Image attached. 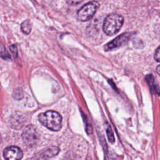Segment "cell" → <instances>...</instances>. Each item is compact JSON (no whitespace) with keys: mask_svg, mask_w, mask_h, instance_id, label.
<instances>
[{"mask_svg":"<svg viewBox=\"0 0 160 160\" xmlns=\"http://www.w3.org/2000/svg\"><path fill=\"white\" fill-rule=\"evenodd\" d=\"M39 122L47 128L52 131H58L61 128V116L56 111H48L39 114L38 116Z\"/></svg>","mask_w":160,"mask_h":160,"instance_id":"cell-1","label":"cell"},{"mask_svg":"<svg viewBox=\"0 0 160 160\" xmlns=\"http://www.w3.org/2000/svg\"><path fill=\"white\" fill-rule=\"evenodd\" d=\"M124 22L123 17L118 14L112 13L106 16L104 19L102 29L109 36L117 33L122 27Z\"/></svg>","mask_w":160,"mask_h":160,"instance_id":"cell-2","label":"cell"},{"mask_svg":"<svg viewBox=\"0 0 160 160\" xmlns=\"http://www.w3.org/2000/svg\"><path fill=\"white\" fill-rule=\"evenodd\" d=\"M99 7V4L98 1H92L84 5L78 12V19L81 21H87L90 20L97 9Z\"/></svg>","mask_w":160,"mask_h":160,"instance_id":"cell-3","label":"cell"},{"mask_svg":"<svg viewBox=\"0 0 160 160\" xmlns=\"http://www.w3.org/2000/svg\"><path fill=\"white\" fill-rule=\"evenodd\" d=\"M38 137L37 129L32 124L26 126L22 133L23 142L28 147L34 146L38 140Z\"/></svg>","mask_w":160,"mask_h":160,"instance_id":"cell-4","label":"cell"},{"mask_svg":"<svg viewBox=\"0 0 160 160\" xmlns=\"http://www.w3.org/2000/svg\"><path fill=\"white\" fill-rule=\"evenodd\" d=\"M131 36H132L131 32H126V33L122 34L121 35L114 39L112 41L108 43L105 46L104 49L106 51H108V50H111L112 49L117 48L121 46L122 44L126 42L129 39Z\"/></svg>","mask_w":160,"mask_h":160,"instance_id":"cell-5","label":"cell"},{"mask_svg":"<svg viewBox=\"0 0 160 160\" xmlns=\"http://www.w3.org/2000/svg\"><path fill=\"white\" fill-rule=\"evenodd\" d=\"M3 156L6 159L18 160L22 158L21 149L17 146H9L4 149Z\"/></svg>","mask_w":160,"mask_h":160,"instance_id":"cell-6","label":"cell"},{"mask_svg":"<svg viewBox=\"0 0 160 160\" xmlns=\"http://www.w3.org/2000/svg\"><path fill=\"white\" fill-rule=\"evenodd\" d=\"M59 152V148L57 146H52L46 150L40 156V159H49L55 156Z\"/></svg>","mask_w":160,"mask_h":160,"instance_id":"cell-7","label":"cell"},{"mask_svg":"<svg viewBox=\"0 0 160 160\" xmlns=\"http://www.w3.org/2000/svg\"><path fill=\"white\" fill-rule=\"evenodd\" d=\"M21 28L22 31L26 34L30 33L31 31V24L29 20L24 21L21 25Z\"/></svg>","mask_w":160,"mask_h":160,"instance_id":"cell-8","label":"cell"},{"mask_svg":"<svg viewBox=\"0 0 160 160\" xmlns=\"http://www.w3.org/2000/svg\"><path fill=\"white\" fill-rule=\"evenodd\" d=\"M0 57L4 60H10L11 56L8 52L6 51L4 46L0 43Z\"/></svg>","mask_w":160,"mask_h":160,"instance_id":"cell-9","label":"cell"},{"mask_svg":"<svg viewBox=\"0 0 160 160\" xmlns=\"http://www.w3.org/2000/svg\"><path fill=\"white\" fill-rule=\"evenodd\" d=\"M106 132H107V135H108V138L109 141L111 142H114V135H113L112 131V129H111V128L109 126L106 129Z\"/></svg>","mask_w":160,"mask_h":160,"instance_id":"cell-10","label":"cell"},{"mask_svg":"<svg viewBox=\"0 0 160 160\" xmlns=\"http://www.w3.org/2000/svg\"><path fill=\"white\" fill-rule=\"evenodd\" d=\"M10 50H11V52H12V55L14 57H16L17 54H18V50H17L16 46L15 45H11L10 46Z\"/></svg>","mask_w":160,"mask_h":160,"instance_id":"cell-11","label":"cell"},{"mask_svg":"<svg viewBox=\"0 0 160 160\" xmlns=\"http://www.w3.org/2000/svg\"><path fill=\"white\" fill-rule=\"evenodd\" d=\"M84 0H66V2L69 5H76L79 4Z\"/></svg>","mask_w":160,"mask_h":160,"instance_id":"cell-12","label":"cell"},{"mask_svg":"<svg viewBox=\"0 0 160 160\" xmlns=\"http://www.w3.org/2000/svg\"><path fill=\"white\" fill-rule=\"evenodd\" d=\"M154 59H155L157 62H159V47H158L157 49L156 50V51H155V52H154Z\"/></svg>","mask_w":160,"mask_h":160,"instance_id":"cell-13","label":"cell"},{"mask_svg":"<svg viewBox=\"0 0 160 160\" xmlns=\"http://www.w3.org/2000/svg\"><path fill=\"white\" fill-rule=\"evenodd\" d=\"M159 66H158V67H157V71H158V74H159Z\"/></svg>","mask_w":160,"mask_h":160,"instance_id":"cell-14","label":"cell"}]
</instances>
